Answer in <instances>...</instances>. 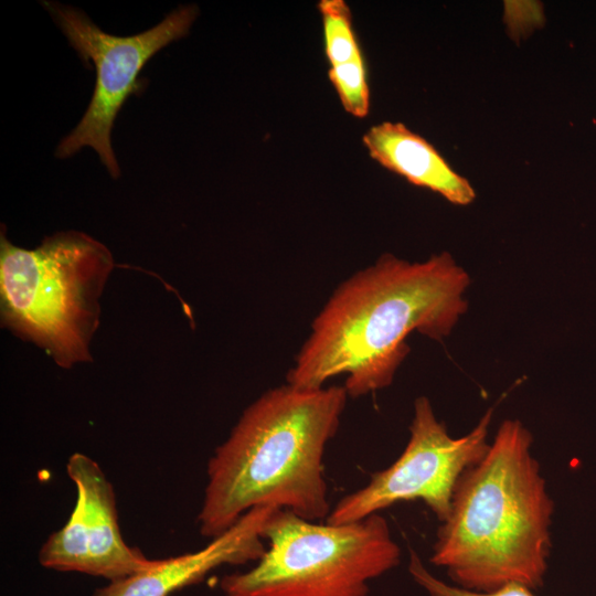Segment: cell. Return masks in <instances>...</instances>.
I'll list each match as a JSON object with an SVG mask.
<instances>
[{"mask_svg":"<svg viewBox=\"0 0 596 596\" xmlns=\"http://www.w3.org/2000/svg\"><path fill=\"white\" fill-rule=\"evenodd\" d=\"M468 273L447 253L424 262L383 254L332 292L288 371L286 383L321 389L344 374L358 398L393 383L416 331L441 341L468 309Z\"/></svg>","mask_w":596,"mask_h":596,"instance_id":"1","label":"cell"},{"mask_svg":"<svg viewBox=\"0 0 596 596\" xmlns=\"http://www.w3.org/2000/svg\"><path fill=\"white\" fill-rule=\"evenodd\" d=\"M348 397L343 385L307 390L286 383L248 405L209 459L200 533L212 540L259 505L326 521L332 508L323 456Z\"/></svg>","mask_w":596,"mask_h":596,"instance_id":"2","label":"cell"},{"mask_svg":"<svg viewBox=\"0 0 596 596\" xmlns=\"http://www.w3.org/2000/svg\"><path fill=\"white\" fill-rule=\"evenodd\" d=\"M532 444L522 422L503 421L485 456L458 481L430 556L454 585L473 592L543 585L554 502Z\"/></svg>","mask_w":596,"mask_h":596,"instance_id":"3","label":"cell"},{"mask_svg":"<svg viewBox=\"0 0 596 596\" xmlns=\"http://www.w3.org/2000/svg\"><path fill=\"white\" fill-rule=\"evenodd\" d=\"M113 267L109 249L82 232L46 236L34 249L11 244L2 232V322L62 368L89 361L99 298Z\"/></svg>","mask_w":596,"mask_h":596,"instance_id":"4","label":"cell"},{"mask_svg":"<svg viewBox=\"0 0 596 596\" xmlns=\"http://www.w3.org/2000/svg\"><path fill=\"white\" fill-rule=\"evenodd\" d=\"M263 538L269 547L254 567L222 577L224 596H366L369 583L401 561L379 513L334 525L277 509Z\"/></svg>","mask_w":596,"mask_h":596,"instance_id":"5","label":"cell"},{"mask_svg":"<svg viewBox=\"0 0 596 596\" xmlns=\"http://www.w3.org/2000/svg\"><path fill=\"white\" fill-rule=\"evenodd\" d=\"M72 47L96 71L91 103L73 131L57 146L56 157L68 158L83 147L93 148L113 178L120 168L111 147V130L117 114L131 94L141 92V68L161 49L188 34L198 15L195 6H183L160 23L139 34L116 36L100 30L81 10L53 1H42Z\"/></svg>","mask_w":596,"mask_h":596,"instance_id":"6","label":"cell"},{"mask_svg":"<svg viewBox=\"0 0 596 596\" xmlns=\"http://www.w3.org/2000/svg\"><path fill=\"white\" fill-rule=\"evenodd\" d=\"M493 409L489 408L465 436L451 437L434 413L430 401L414 402L408 441L387 468L374 472L362 488L342 497L326 522L361 521L400 502L422 500L444 522L461 476L487 453Z\"/></svg>","mask_w":596,"mask_h":596,"instance_id":"7","label":"cell"},{"mask_svg":"<svg viewBox=\"0 0 596 596\" xmlns=\"http://www.w3.org/2000/svg\"><path fill=\"white\" fill-rule=\"evenodd\" d=\"M66 472L76 488L75 507L67 522L40 549V564L110 582L156 566L158 560H150L125 543L114 487L100 466L87 455L74 453L66 462Z\"/></svg>","mask_w":596,"mask_h":596,"instance_id":"8","label":"cell"},{"mask_svg":"<svg viewBox=\"0 0 596 596\" xmlns=\"http://www.w3.org/2000/svg\"><path fill=\"white\" fill-rule=\"evenodd\" d=\"M278 508L259 505L246 512L231 529L210 540L203 549L158 560L152 568L110 582L93 596H169L200 583L223 565L257 562L266 551L263 529Z\"/></svg>","mask_w":596,"mask_h":596,"instance_id":"9","label":"cell"},{"mask_svg":"<svg viewBox=\"0 0 596 596\" xmlns=\"http://www.w3.org/2000/svg\"><path fill=\"white\" fill-rule=\"evenodd\" d=\"M363 143L372 159L409 183L438 193L455 205H468L476 192L426 139L402 123L371 127Z\"/></svg>","mask_w":596,"mask_h":596,"instance_id":"10","label":"cell"},{"mask_svg":"<svg viewBox=\"0 0 596 596\" xmlns=\"http://www.w3.org/2000/svg\"><path fill=\"white\" fill-rule=\"evenodd\" d=\"M318 9L322 18L324 54L330 66L363 58L348 4L343 0H321Z\"/></svg>","mask_w":596,"mask_h":596,"instance_id":"11","label":"cell"},{"mask_svg":"<svg viewBox=\"0 0 596 596\" xmlns=\"http://www.w3.org/2000/svg\"><path fill=\"white\" fill-rule=\"evenodd\" d=\"M328 75L343 108L354 117H365L370 109V91L363 58L330 66Z\"/></svg>","mask_w":596,"mask_h":596,"instance_id":"12","label":"cell"},{"mask_svg":"<svg viewBox=\"0 0 596 596\" xmlns=\"http://www.w3.org/2000/svg\"><path fill=\"white\" fill-rule=\"evenodd\" d=\"M408 572L428 596H535L532 588L520 583H509L491 592H473L447 584L434 576L413 550H409Z\"/></svg>","mask_w":596,"mask_h":596,"instance_id":"13","label":"cell"}]
</instances>
